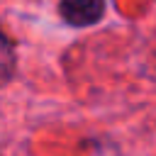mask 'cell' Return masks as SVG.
<instances>
[{
	"label": "cell",
	"instance_id": "cell-1",
	"mask_svg": "<svg viewBox=\"0 0 156 156\" xmlns=\"http://www.w3.org/2000/svg\"><path fill=\"white\" fill-rule=\"evenodd\" d=\"M61 17L73 27L95 24L105 12V0H61L58 2Z\"/></svg>",
	"mask_w": 156,
	"mask_h": 156
},
{
	"label": "cell",
	"instance_id": "cell-2",
	"mask_svg": "<svg viewBox=\"0 0 156 156\" xmlns=\"http://www.w3.org/2000/svg\"><path fill=\"white\" fill-rule=\"evenodd\" d=\"M12 68H15V54H12V46H10L7 37L0 32V80L10 78Z\"/></svg>",
	"mask_w": 156,
	"mask_h": 156
}]
</instances>
